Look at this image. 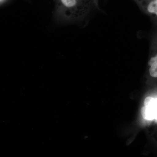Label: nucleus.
<instances>
[{
  "label": "nucleus",
  "mask_w": 157,
  "mask_h": 157,
  "mask_svg": "<svg viewBox=\"0 0 157 157\" xmlns=\"http://www.w3.org/2000/svg\"><path fill=\"white\" fill-rule=\"evenodd\" d=\"M150 51L151 56L148 63L149 73L153 78H157V33L152 40Z\"/></svg>",
  "instance_id": "obj_3"
},
{
  "label": "nucleus",
  "mask_w": 157,
  "mask_h": 157,
  "mask_svg": "<svg viewBox=\"0 0 157 157\" xmlns=\"http://www.w3.org/2000/svg\"><path fill=\"white\" fill-rule=\"evenodd\" d=\"M155 122L157 123V119H155Z\"/></svg>",
  "instance_id": "obj_5"
},
{
  "label": "nucleus",
  "mask_w": 157,
  "mask_h": 157,
  "mask_svg": "<svg viewBox=\"0 0 157 157\" xmlns=\"http://www.w3.org/2000/svg\"><path fill=\"white\" fill-rule=\"evenodd\" d=\"M3 1V0H1V2H2V1Z\"/></svg>",
  "instance_id": "obj_6"
},
{
  "label": "nucleus",
  "mask_w": 157,
  "mask_h": 157,
  "mask_svg": "<svg viewBox=\"0 0 157 157\" xmlns=\"http://www.w3.org/2000/svg\"><path fill=\"white\" fill-rule=\"evenodd\" d=\"M144 107L141 109V114L144 118L147 120L157 119V98L148 97L144 101Z\"/></svg>",
  "instance_id": "obj_2"
},
{
  "label": "nucleus",
  "mask_w": 157,
  "mask_h": 157,
  "mask_svg": "<svg viewBox=\"0 0 157 157\" xmlns=\"http://www.w3.org/2000/svg\"><path fill=\"white\" fill-rule=\"evenodd\" d=\"M144 12L157 20V0H135Z\"/></svg>",
  "instance_id": "obj_4"
},
{
  "label": "nucleus",
  "mask_w": 157,
  "mask_h": 157,
  "mask_svg": "<svg viewBox=\"0 0 157 157\" xmlns=\"http://www.w3.org/2000/svg\"><path fill=\"white\" fill-rule=\"evenodd\" d=\"M97 2V0H57L56 14L66 21H82L90 16Z\"/></svg>",
  "instance_id": "obj_1"
}]
</instances>
